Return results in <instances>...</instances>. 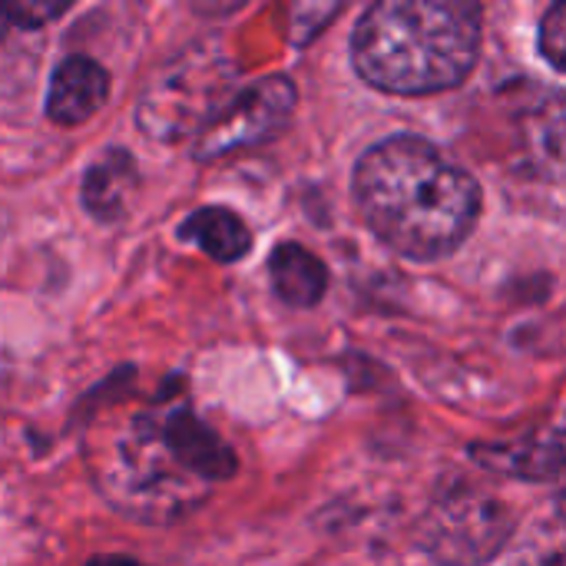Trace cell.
Returning a JSON list of instances; mask_svg holds the SVG:
<instances>
[{
    "label": "cell",
    "mask_w": 566,
    "mask_h": 566,
    "mask_svg": "<svg viewBox=\"0 0 566 566\" xmlns=\"http://www.w3.org/2000/svg\"><path fill=\"white\" fill-rule=\"evenodd\" d=\"M90 448L103 497L139 521L186 514L235 471L232 451L189 408L133 411L106 421Z\"/></svg>",
    "instance_id": "6da1fadb"
},
{
    "label": "cell",
    "mask_w": 566,
    "mask_h": 566,
    "mask_svg": "<svg viewBox=\"0 0 566 566\" xmlns=\"http://www.w3.org/2000/svg\"><path fill=\"white\" fill-rule=\"evenodd\" d=\"M355 199L371 232L411 259L451 255L481 212L471 172L418 136L371 146L355 169Z\"/></svg>",
    "instance_id": "7a4b0ae2"
},
{
    "label": "cell",
    "mask_w": 566,
    "mask_h": 566,
    "mask_svg": "<svg viewBox=\"0 0 566 566\" xmlns=\"http://www.w3.org/2000/svg\"><path fill=\"white\" fill-rule=\"evenodd\" d=\"M481 10L468 0H385L355 27L361 80L385 93L424 96L458 86L478 63Z\"/></svg>",
    "instance_id": "3957f363"
},
{
    "label": "cell",
    "mask_w": 566,
    "mask_h": 566,
    "mask_svg": "<svg viewBox=\"0 0 566 566\" xmlns=\"http://www.w3.org/2000/svg\"><path fill=\"white\" fill-rule=\"evenodd\" d=\"M226 73L229 70L219 56H182L146 86L139 99V126L156 139L199 136L232 96Z\"/></svg>",
    "instance_id": "277c9868"
},
{
    "label": "cell",
    "mask_w": 566,
    "mask_h": 566,
    "mask_svg": "<svg viewBox=\"0 0 566 566\" xmlns=\"http://www.w3.org/2000/svg\"><path fill=\"white\" fill-rule=\"evenodd\" d=\"M295 109V83L289 76H265L232 90L219 113L196 136V159H222L275 139Z\"/></svg>",
    "instance_id": "5b68a950"
},
{
    "label": "cell",
    "mask_w": 566,
    "mask_h": 566,
    "mask_svg": "<svg viewBox=\"0 0 566 566\" xmlns=\"http://www.w3.org/2000/svg\"><path fill=\"white\" fill-rule=\"evenodd\" d=\"M507 537V507L481 491H451L424 517V547L448 566L488 564Z\"/></svg>",
    "instance_id": "8992f818"
},
{
    "label": "cell",
    "mask_w": 566,
    "mask_h": 566,
    "mask_svg": "<svg viewBox=\"0 0 566 566\" xmlns=\"http://www.w3.org/2000/svg\"><path fill=\"white\" fill-rule=\"evenodd\" d=\"M524 166L541 179H566V93L531 90L514 116Z\"/></svg>",
    "instance_id": "52a82bcc"
},
{
    "label": "cell",
    "mask_w": 566,
    "mask_h": 566,
    "mask_svg": "<svg viewBox=\"0 0 566 566\" xmlns=\"http://www.w3.org/2000/svg\"><path fill=\"white\" fill-rule=\"evenodd\" d=\"M106 93H109V76L96 60L66 56L50 76L46 116L60 126H80L106 103Z\"/></svg>",
    "instance_id": "ba28073f"
},
{
    "label": "cell",
    "mask_w": 566,
    "mask_h": 566,
    "mask_svg": "<svg viewBox=\"0 0 566 566\" xmlns=\"http://www.w3.org/2000/svg\"><path fill=\"white\" fill-rule=\"evenodd\" d=\"M481 458L507 474L517 478H531V481H547L566 474V415L527 431L524 438L494 448V451H481Z\"/></svg>",
    "instance_id": "9c48e42d"
},
{
    "label": "cell",
    "mask_w": 566,
    "mask_h": 566,
    "mask_svg": "<svg viewBox=\"0 0 566 566\" xmlns=\"http://www.w3.org/2000/svg\"><path fill=\"white\" fill-rule=\"evenodd\" d=\"M139 182L136 163L126 149L103 153L83 176V206L103 222H113L126 212V202Z\"/></svg>",
    "instance_id": "30bf717a"
},
{
    "label": "cell",
    "mask_w": 566,
    "mask_h": 566,
    "mask_svg": "<svg viewBox=\"0 0 566 566\" xmlns=\"http://www.w3.org/2000/svg\"><path fill=\"white\" fill-rule=\"evenodd\" d=\"M269 279L275 295L292 308H312L328 289V272L318 255L302 245H279L269 259Z\"/></svg>",
    "instance_id": "8fae6325"
},
{
    "label": "cell",
    "mask_w": 566,
    "mask_h": 566,
    "mask_svg": "<svg viewBox=\"0 0 566 566\" xmlns=\"http://www.w3.org/2000/svg\"><path fill=\"white\" fill-rule=\"evenodd\" d=\"M179 235H182L186 242L199 245V249H202L206 255H212L216 262H239V259L249 255V249H252V232H249V226H245L235 212H229V209H222V206L196 209V212L182 222Z\"/></svg>",
    "instance_id": "7c38bea8"
},
{
    "label": "cell",
    "mask_w": 566,
    "mask_h": 566,
    "mask_svg": "<svg viewBox=\"0 0 566 566\" xmlns=\"http://www.w3.org/2000/svg\"><path fill=\"white\" fill-rule=\"evenodd\" d=\"M541 50L554 66L566 70V3H557L541 23Z\"/></svg>",
    "instance_id": "4fadbf2b"
},
{
    "label": "cell",
    "mask_w": 566,
    "mask_h": 566,
    "mask_svg": "<svg viewBox=\"0 0 566 566\" xmlns=\"http://www.w3.org/2000/svg\"><path fill=\"white\" fill-rule=\"evenodd\" d=\"M70 3H40V0H20V3H10L7 7V20L17 23V27H43L46 20L60 17Z\"/></svg>",
    "instance_id": "5bb4252c"
}]
</instances>
